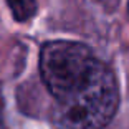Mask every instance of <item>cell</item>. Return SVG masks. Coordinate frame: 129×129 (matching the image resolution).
Instances as JSON below:
<instances>
[{"label": "cell", "mask_w": 129, "mask_h": 129, "mask_svg": "<svg viewBox=\"0 0 129 129\" xmlns=\"http://www.w3.org/2000/svg\"><path fill=\"white\" fill-rule=\"evenodd\" d=\"M40 73L53 98L55 129H103L119 104L113 71L83 43L55 40L43 45Z\"/></svg>", "instance_id": "cell-1"}, {"label": "cell", "mask_w": 129, "mask_h": 129, "mask_svg": "<svg viewBox=\"0 0 129 129\" xmlns=\"http://www.w3.org/2000/svg\"><path fill=\"white\" fill-rule=\"evenodd\" d=\"M127 12H129V7H127Z\"/></svg>", "instance_id": "cell-3"}, {"label": "cell", "mask_w": 129, "mask_h": 129, "mask_svg": "<svg viewBox=\"0 0 129 129\" xmlns=\"http://www.w3.org/2000/svg\"><path fill=\"white\" fill-rule=\"evenodd\" d=\"M7 4L17 22H27L37 13V0H7Z\"/></svg>", "instance_id": "cell-2"}]
</instances>
